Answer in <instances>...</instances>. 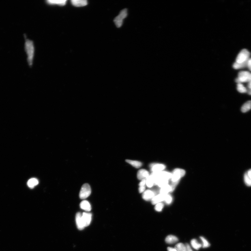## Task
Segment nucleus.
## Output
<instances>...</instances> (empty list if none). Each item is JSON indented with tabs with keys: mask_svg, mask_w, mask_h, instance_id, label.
<instances>
[{
	"mask_svg": "<svg viewBox=\"0 0 251 251\" xmlns=\"http://www.w3.org/2000/svg\"><path fill=\"white\" fill-rule=\"evenodd\" d=\"M25 49L27 56L28 64L31 66L33 64L35 53L34 45L32 41L29 39H25Z\"/></svg>",
	"mask_w": 251,
	"mask_h": 251,
	"instance_id": "nucleus-1",
	"label": "nucleus"
},
{
	"mask_svg": "<svg viewBox=\"0 0 251 251\" xmlns=\"http://www.w3.org/2000/svg\"><path fill=\"white\" fill-rule=\"evenodd\" d=\"M251 80V73L246 71H241L239 73L238 77L235 81L237 83H242L250 82Z\"/></svg>",
	"mask_w": 251,
	"mask_h": 251,
	"instance_id": "nucleus-2",
	"label": "nucleus"
},
{
	"mask_svg": "<svg viewBox=\"0 0 251 251\" xmlns=\"http://www.w3.org/2000/svg\"><path fill=\"white\" fill-rule=\"evenodd\" d=\"M250 56V53L246 49H243L237 55L236 59V62L242 63L247 61Z\"/></svg>",
	"mask_w": 251,
	"mask_h": 251,
	"instance_id": "nucleus-3",
	"label": "nucleus"
},
{
	"mask_svg": "<svg viewBox=\"0 0 251 251\" xmlns=\"http://www.w3.org/2000/svg\"><path fill=\"white\" fill-rule=\"evenodd\" d=\"M127 16V10L126 9L121 10L119 15L116 16L114 20V22L117 28H120L123 25V21Z\"/></svg>",
	"mask_w": 251,
	"mask_h": 251,
	"instance_id": "nucleus-4",
	"label": "nucleus"
},
{
	"mask_svg": "<svg viewBox=\"0 0 251 251\" xmlns=\"http://www.w3.org/2000/svg\"><path fill=\"white\" fill-rule=\"evenodd\" d=\"M91 193V188L88 183H85L82 186L80 192L79 197L81 199H85L88 197Z\"/></svg>",
	"mask_w": 251,
	"mask_h": 251,
	"instance_id": "nucleus-5",
	"label": "nucleus"
},
{
	"mask_svg": "<svg viewBox=\"0 0 251 251\" xmlns=\"http://www.w3.org/2000/svg\"><path fill=\"white\" fill-rule=\"evenodd\" d=\"M185 174L184 170L180 169H177L173 172V175H172V180L173 183H178L179 180L182 177L184 176Z\"/></svg>",
	"mask_w": 251,
	"mask_h": 251,
	"instance_id": "nucleus-6",
	"label": "nucleus"
},
{
	"mask_svg": "<svg viewBox=\"0 0 251 251\" xmlns=\"http://www.w3.org/2000/svg\"><path fill=\"white\" fill-rule=\"evenodd\" d=\"M82 214L80 212L77 213L76 216V220L77 226L78 229L81 230L86 227L83 219L82 218Z\"/></svg>",
	"mask_w": 251,
	"mask_h": 251,
	"instance_id": "nucleus-7",
	"label": "nucleus"
},
{
	"mask_svg": "<svg viewBox=\"0 0 251 251\" xmlns=\"http://www.w3.org/2000/svg\"><path fill=\"white\" fill-rule=\"evenodd\" d=\"M150 167L153 173H157L162 171L165 168V166L162 164H153L150 165Z\"/></svg>",
	"mask_w": 251,
	"mask_h": 251,
	"instance_id": "nucleus-8",
	"label": "nucleus"
},
{
	"mask_svg": "<svg viewBox=\"0 0 251 251\" xmlns=\"http://www.w3.org/2000/svg\"><path fill=\"white\" fill-rule=\"evenodd\" d=\"M155 193L150 190H145L142 195V198L145 201H148L151 200L155 196Z\"/></svg>",
	"mask_w": 251,
	"mask_h": 251,
	"instance_id": "nucleus-9",
	"label": "nucleus"
},
{
	"mask_svg": "<svg viewBox=\"0 0 251 251\" xmlns=\"http://www.w3.org/2000/svg\"><path fill=\"white\" fill-rule=\"evenodd\" d=\"M167 194H161L155 196L151 200L152 203L153 205H156L158 203H161V202L165 201L166 196Z\"/></svg>",
	"mask_w": 251,
	"mask_h": 251,
	"instance_id": "nucleus-10",
	"label": "nucleus"
},
{
	"mask_svg": "<svg viewBox=\"0 0 251 251\" xmlns=\"http://www.w3.org/2000/svg\"><path fill=\"white\" fill-rule=\"evenodd\" d=\"M176 185L172 183L171 186L167 185L161 188L160 191V194H168V192L173 191L175 189Z\"/></svg>",
	"mask_w": 251,
	"mask_h": 251,
	"instance_id": "nucleus-11",
	"label": "nucleus"
},
{
	"mask_svg": "<svg viewBox=\"0 0 251 251\" xmlns=\"http://www.w3.org/2000/svg\"><path fill=\"white\" fill-rule=\"evenodd\" d=\"M150 175L149 172L145 169H141L138 172L137 177L139 180H146Z\"/></svg>",
	"mask_w": 251,
	"mask_h": 251,
	"instance_id": "nucleus-12",
	"label": "nucleus"
},
{
	"mask_svg": "<svg viewBox=\"0 0 251 251\" xmlns=\"http://www.w3.org/2000/svg\"><path fill=\"white\" fill-rule=\"evenodd\" d=\"M82 216L86 227L88 226L91 222L92 215L90 213L83 212Z\"/></svg>",
	"mask_w": 251,
	"mask_h": 251,
	"instance_id": "nucleus-13",
	"label": "nucleus"
},
{
	"mask_svg": "<svg viewBox=\"0 0 251 251\" xmlns=\"http://www.w3.org/2000/svg\"><path fill=\"white\" fill-rule=\"evenodd\" d=\"M67 2L66 0H49L46 1V3L49 5H57L63 6L66 5Z\"/></svg>",
	"mask_w": 251,
	"mask_h": 251,
	"instance_id": "nucleus-14",
	"label": "nucleus"
},
{
	"mask_svg": "<svg viewBox=\"0 0 251 251\" xmlns=\"http://www.w3.org/2000/svg\"><path fill=\"white\" fill-rule=\"evenodd\" d=\"M71 3L72 5L76 7L86 6L88 5V2L86 0H72Z\"/></svg>",
	"mask_w": 251,
	"mask_h": 251,
	"instance_id": "nucleus-15",
	"label": "nucleus"
},
{
	"mask_svg": "<svg viewBox=\"0 0 251 251\" xmlns=\"http://www.w3.org/2000/svg\"><path fill=\"white\" fill-rule=\"evenodd\" d=\"M80 208L86 211H91V206L89 202L86 200H84L81 202L80 204Z\"/></svg>",
	"mask_w": 251,
	"mask_h": 251,
	"instance_id": "nucleus-16",
	"label": "nucleus"
},
{
	"mask_svg": "<svg viewBox=\"0 0 251 251\" xmlns=\"http://www.w3.org/2000/svg\"><path fill=\"white\" fill-rule=\"evenodd\" d=\"M178 241V239L175 236L170 235L167 237L165 239L166 242L169 244H174Z\"/></svg>",
	"mask_w": 251,
	"mask_h": 251,
	"instance_id": "nucleus-17",
	"label": "nucleus"
},
{
	"mask_svg": "<svg viewBox=\"0 0 251 251\" xmlns=\"http://www.w3.org/2000/svg\"><path fill=\"white\" fill-rule=\"evenodd\" d=\"M39 181L38 180L35 178H33L30 179L27 182L28 186L30 188L32 189L37 186L39 184Z\"/></svg>",
	"mask_w": 251,
	"mask_h": 251,
	"instance_id": "nucleus-18",
	"label": "nucleus"
},
{
	"mask_svg": "<svg viewBox=\"0 0 251 251\" xmlns=\"http://www.w3.org/2000/svg\"><path fill=\"white\" fill-rule=\"evenodd\" d=\"M251 109V101H249L245 103L242 106L241 111L243 113H246V112L249 111Z\"/></svg>",
	"mask_w": 251,
	"mask_h": 251,
	"instance_id": "nucleus-19",
	"label": "nucleus"
},
{
	"mask_svg": "<svg viewBox=\"0 0 251 251\" xmlns=\"http://www.w3.org/2000/svg\"><path fill=\"white\" fill-rule=\"evenodd\" d=\"M146 185L149 188H151L155 185V181L154 178L151 175L146 179Z\"/></svg>",
	"mask_w": 251,
	"mask_h": 251,
	"instance_id": "nucleus-20",
	"label": "nucleus"
},
{
	"mask_svg": "<svg viewBox=\"0 0 251 251\" xmlns=\"http://www.w3.org/2000/svg\"><path fill=\"white\" fill-rule=\"evenodd\" d=\"M126 162L136 168H139L142 166V163L139 161L127 160Z\"/></svg>",
	"mask_w": 251,
	"mask_h": 251,
	"instance_id": "nucleus-21",
	"label": "nucleus"
},
{
	"mask_svg": "<svg viewBox=\"0 0 251 251\" xmlns=\"http://www.w3.org/2000/svg\"><path fill=\"white\" fill-rule=\"evenodd\" d=\"M247 61L242 63H237L235 62L233 63V67L234 69L235 70H239L245 68L247 67Z\"/></svg>",
	"mask_w": 251,
	"mask_h": 251,
	"instance_id": "nucleus-22",
	"label": "nucleus"
},
{
	"mask_svg": "<svg viewBox=\"0 0 251 251\" xmlns=\"http://www.w3.org/2000/svg\"><path fill=\"white\" fill-rule=\"evenodd\" d=\"M191 244L194 249L198 250L202 246V245L198 243L196 240L194 239L191 241Z\"/></svg>",
	"mask_w": 251,
	"mask_h": 251,
	"instance_id": "nucleus-23",
	"label": "nucleus"
},
{
	"mask_svg": "<svg viewBox=\"0 0 251 251\" xmlns=\"http://www.w3.org/2000/svg\"><path fill=\"white\" fill-rule=\"evenodd\" d=\"M237 90L239 93H247V89L242 83H237Z\"/></svg>",
	"mask_w": 251,
	"mask_h": 251,
	"instance_id": "nucleus-24",
	"label": "nucleus"
},
{
	"mask_svg": "<svg viewBox=\"0 0 251 251\" xmlns=\"http://www.w3.org/2000/svg\"><path fill=\"white\" fill-rule=\"evenodd\" d=\"M175 248L177 251H186V246L182 243H178Z\"/></svg>",
	"mask_w": 251,
	"mask_h": 251,
	"instance_id": "nucleus-25",
	"label": "nucleus"
},
{
	"mask_svg": "<svg viewBox=\"0 0 251 251\" xmlns=\"http://www.w3.org/2000/svg\"><path fill=\"white\" fill-rule=\"evenodd\" d=\"M200 239L202 241V246L203 248H207L210 246V245L208 241L203 237H200Z\"/></svg>",
	"mask_w": 251,
	"mask_h": 251,
	"instance_id": "nucleus-26",
	"label": "nucleus"
},
{
	"mask_svg": "<svg viewBox=\"0 0 251 251\" xmlns=\"http://www.w3.org/2000/svg\"><path fill=\"white\" fill-rule=\"evenodd\" d=\"M244 179L245 184L247 186H251V179L247 175V172L245 174Z\"/></svg>",
	"mask_w": 251,
	"mask_h": 251,
	"instance_id": "nucleus-27",
	"label": "nucleus"
},
{
	"mask_svg": "<svg viewBox=\"0 0 251 251\" xmlns=\"http://www.w3.org/2000/svg\"><path fill=\"white\" fill-rule=\"evenodd\" d=\"M164 206V204L162 203H160L156 204L155 207V209L156 211L160 212L162 211L163 208Z\"/></svg>",
	"mask_w": 251,
	"mask_h": 251,
	"instance_id": "nucleus-28",
	"label": "nucleus"
},
{
	"mask_svg": "<svg viewBox=\"0 0 251 251\" xmlns=\"http://www.w3.org/2000/svg\"><path fill=\"white\" fill-rule=\"evenodd\" d=\"M165 201L167 204H169L171 203L172 201V198L171 196L169 195H167Z\"/></svg>",
	"mask_w": 251,
	"mask_h": 251,
	"instance_id": "nucleus-29",
	"label": "nucleus"
},
{
	"mask_svg": "<svg viewBox=\"0 0 251 251\" xmlns=\"http://www.w3.org/2000/svg\"><path fill=\"white\" fill-rule=\"evenodd\" d=\"M247 67H248L249 70L251 71V58H250L247 61Z\"/></svg>",
	"mask_w": 251,
	"mask_h": 251,
	"instance_id": "nucleus-30",
	"label": "nucleus"
},
{
	"mask_svg": "<svg viewBox=\"0 0 251 251\" xmlns=\"http://www.w3.org/2000/svg\"><path fill=\"white\" fill-rule=\"evenodd\" d=\"M145 186H140L139 189H138V190H139V192L140 193H143L145 192Z\"/></svg>",
	"mask_w": 251,
	"mask_h": 251,
	"instance_id": "nucleus-31",
	"label": "nucleus"
},
{
	"mask_svg": "<svg viewBox=\"0 0 251 251\" xmlns=\"http://www.w3.org/2000/svg\"><path fill=\"white\" fill-rule=\"evenodd\" d=\"M185 246L186 247V251H193L192 250L189 244L186 243Z\"/></svg>",
	"mask_w": 251,
	"mask_h": 251,
	"instance_id": "nucleus-32",
	"label": "nucleus"
},
{
	"mask_svg": "<svg viewBox=\"0 0 251 251\" xmlns=\"http://www.w3.org/2000/svg\"><path fill=\"white\" fill-rule=\"evenodd\" d=\"M168 251H177L175 248H172V247H168Z\"/></svg>",
	"mask_w": 251,
	"mask_h": 251,
	"instance_id": "nucleus-33",
	"label": "nucleus"
},
{
	"mask_svg": "<svg viewBox=\"0 0 251 251\" xmlns=\"http://www.w3.org/2000/svg\"><path fill=\"white\" fill-rule=\"evenodd\" d=\"M247 175H248L249 177L251 179V169H250L249 170V171L247 172Z\"/></svg>",
	"mask_w": 251,
	"mask_h": 251,
	"instance_id": "nucleus-34",
	"label": "nucleus"
},
{
	"mask_svg": "<svg viewBox=\"0 0 251 251\" xmlns=\"http://www.w3.org/2000/svg\"></svg>",
	"mask_w": 251,
	"mask_h": 251,
	"instance_id": "nucleus-35",
	"label": "nucleus"
}]
</instances>
